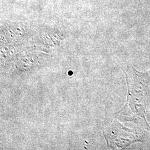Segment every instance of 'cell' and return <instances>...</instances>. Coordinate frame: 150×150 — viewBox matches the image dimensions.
Here are the masks:
<instances>
[{
	"mask_svg": "<svg viewBox=\"0 0 150 150\" xmlns=\"http://www.w3.org/2000/svg\"><path fill=\"white\" fill-rule=\"evenodd\" d=\"M128 97L127 105L132 112V120L145 119V103L147 95L149 74L138 72L132 66L128 69Z\"/></svg>",
	"mask_w": 150,
	"mask_h": 150,
	"instance_id": "6da1fadb",
	"label": "cell"
}]
</instances>
